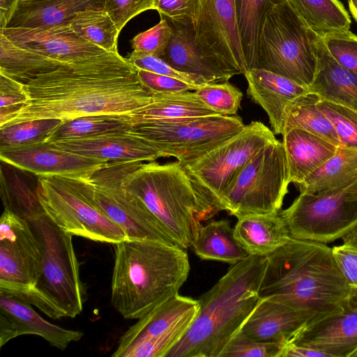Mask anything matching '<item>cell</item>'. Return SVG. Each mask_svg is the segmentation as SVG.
I'll return each instance as SVG.
<instances>
[{"mask_svg":"<svg viewBox=\"0 0 357 357\" xmlns=\"http://www.w3.org/2000/svg\"><path fill=\"white\" fill-rule=\"evenodd\" d=\"M24 89L27 104L3 126L36 119L132 114L153 100L136 68L114 53L64 63L24 84Z\"/></svg>","mask_w":357,"mask_h":357,"instance_id":"cell-1","label":"cell"},{"mask_svg":"<svg viewBox=\"0 0 357 357\" xmlns=\"http://www.w3.org/2000/svg\"><path fill=\"white\" fill-rule=\"evenodd\" d=\"M266 258L259 298L318 317L346 303L351 287L325 243L291 237Z\"/></svg>","mask_w":357,"mask_h":357,"instance_id":"cell-2","label":"cell"},{"mask_svg":"<svg viewBox=\"0 0 357 357\" xmlns=\"http://www.w3.org/2000/svg\"><path fill=\"white\" fill-rule=\"evenodd\" d=\"M267 258L249 255L233 264L197 300L191 326L166 357H220L259 301Z\"/></svg>","mask_w":357,"mask_h":357,"instance_id":"cell-3","label":"cell"},{"mask_svg":"<svg viewBox=\"0 0 357 357\" xmlns=\"http://www.w3.org/2000/svg\"><path fill=\"white\" fill-rule=\"evenodd\" d=\"M114 245L111 302L125 319H139L187 280L188 256L178 246L129 239Z\"/></svg>","mask_w":357,"mask_h":357,"instance_id":"cell-4","label":"cell"},{"mask_svg":"<svg viewBox=\"0 0 357 357\" xmlns=\"http://www.w3.org/2000/svg\"><path fill=\"white\" fill-rule=\"evenodd\" d=\"M124 185L183 249L192 246L202 222L220 211L178 161L142 163L126 176Z\"/></svg>","mask_w":357,"mask_h":357,"instance_id":"cell-5","label":"cell"},{"mask_svg":"<svg viewBox=\"0 0 357 357\" xmlns=\"http://www.w3.org/2000/svg\"><path fill=\"white\" fill-rule=\"evenodd\" d=\"M27 221L40 242L43 257L35 287L22 298L53 319L75 318L82 311L87 294L80 278L73 236L64 232L46 213Z\"/></svg>","mask_w":357,"mask_h":357,"instance_id":"cell-6","label":"cell"},{"mask_svg":"<svg viewBox=\"0 0 357 357\" xmlns=\"http://www.w3.org/2000/svg\"><path fill=\"white\" fill-rule=\"evenodd\" d=\"M319 35L287 1L265 15L259 38V66L308 88L318 64Z\"/></svg>","mask_w":357,"mask_h":357,"instance_id":"cell-7","label":"cell"},{"mask_svg":"<svg viewBox=\"0 0 357 357\" xmlns=\"http://www.w3.org/2000/svg\"><path fill=\"white\" fill-rule=\"evenodd\" d=\"M142 163L135 160L108 162L86 179L87 195L100 211L126 232L129 240L178 246L145 204L125 188L126 176Z\"/></svg>","mask_w":357,"mask_h":357,"instance_id":"cell-8","label":"cell"},{"mask_svg":"<svg viewBox=\"0 0 357 357\" xmlns=\"http://www.w3.org/2000/svg\"><path fill=\"white\" fill-rule=\"evenodd\" d=\"M289 183L284 145L277 139L246 163L224 195L220 209L237 218L250 214H277Z\"/></svg>","mask_w":357,"mask_h":357,"instance_id":"cell-9","label":"cell"},{"mask_svg":"<svg viewBox=\"0 0 357 357\" xmlns=\"http://www.w3.org/2000/svg\"><path fill=\"white\" fill-rule=\"evenodd\" d=\"M87 178L38 176L37 194L45 212L73 236L112 244L128 240L126 232L90 201Z\"/></svg>","mask_w":357,"mask_h":357,"instance_id":"cell-10","label":"cell"},{"mask_svg":"<svg viewBox=\"0 0 357 357\" xmlns=\"http://www.w3.org/2000/svg\"><path fill=\"white\" fill-rule=\"evenodd\" d=\"M291 238L321 243L342 238L357 225V180L320 194H301L279 212Z\"/></svg>","mask_w":357,"mask_h":357,"instance_id":"cell-11","label":"cell"},{"mask_svg":"<svg viewBox=\"0 0 357 357\" xmlns=\"http://www.w3.org/2000/svg\"><path fill=\"white\" fill-rule=\"evenodd\" d=\"M245 125L238 116L214 114L136 124L131 130L151 142L165 157L186 167L240 132Z\"/></svg>","mask_w":357,"mask_h":357,"instance_id":"cell-12","label":"cell"},{"mask_svg":"<svg viewBox=\"0 0 357 357\" xmlns=\"http://www.w3.org/2000/svg\"><path fill=\"white\" fill-rule=\"evenodd\" d=\"M275 140L274 132L263 123L252 121L185 168L197 188L221 211V200L241 170L261 148Z\"/></svg>","mask_w":357,"mask_h":357,"instance_id":"cell-13","label":"cell"},{"mask_svg":"<svg viewBox=\"0 0 357 357\" xmlns=\"http://www.w3.org/2000/svg\"><path fill=\"white\" fill-rule=\"evenodd\" d=\"M197 300L178 294L161 303L121 336L113 357H166L191 326Z\"/></svg>","mask_w":357,"mask_h":357,"instance_id":"cell-14","label":"cell"},{"mask_svg":"<svg viewBox=\"0 0 357 357\" xmlns=\"http://www.w3.org/2000/svg\"><path fill=\"white\" fill-rule=\"evenodd\" d=\"M43 257L29 222L5 208L0 219V292L24 297L38 281Z\"/></svg>","mask_w":357,"mask_h":357,"instance_id":"cell-15","label":"cell"},{"mask_svg":"<svg viewBox=\"0 0 357 357\" xmlns=\"http://www.w3.org/2000/svg\"><path fill=\"white\" fill-rule=\"evenodd\" d=\"M195 39L204 56L231 77L248 71L234 0H199Z\"/></svg>","mask_w":357,"mask_h":357,"instance_id":"cell-16","label":"cell"},{"mask_svg":"<svg viewBox=\"0 0 357 357\" xmlns=\"http://www.w3.org/2000/svg\"><path fill=\"white\" fill-rule=\"evenodd\" d=\"M0 159L33 175L45 177L89 178L109 162L63 150L45 141L0 150Z\"/></svg>","mask_w":357,"mask_h":357,"instance_id":"cell-17","label":"cell"},{"mask_svg":"<svg viewBox=\"0 0 357 357\" xmlns=\"http://www.w3.org/2000/svg\"><path fill=\"white\" fill-rule=\"evenodd\" d=\"M15 44L52 59L71 63L92 59L107 51L78 36L68 23L34 29H0Z\"/></svg>","mask_w":357,"mask_h":357,"instance_id":"cell-18","label":"cell"},{"mask_svg":"<svg viewBox=\"0 0 357 357\" xmlns=\"http://www.w3.org/2000/svg\"><path fill=\"white\" fill-rule=\"evenodd\" d=\"M289 342L315 349L327 357H349L357 349V309L346 303L307 322Z\"/></svg>","mask_w":357,"mask_h":357,"instance_id":"cell-19","label":"cell"},{"mask_svg":"<svg viewBox=\"0 0 357 357\" xmlns=\"http://www.w3.org/2000/svg\"><path fill=\"white\" fill-rule=\"evenodd\" d=\"M31 305L21 297L0 292V347L16 337L36 335L51 346L65 350L84 335L82 331L65 329L47 321Z\"/></svg>","mask_w":357,"mask_h":357,"instance_id":"cell-20","label":"cell"},{"mask_svg":"<svg viewBox=\"0 0 357 357\" xmlns=\"http://www.w3.org/2000/svg\"><path fill=\"white\" fill-rule=\"evenodd\" d=\"M50 143L66 151L107 162H151L159 158L165 157L151 142L131 130L109 132L91 137L58 140Z\"/></svg>","mask_w":357,"mask_h":357,"instance_id":"cell-21","label":"cell"},{"mask_svg":"<svg viewBox=\"0 0 357 357\" xmlns=\"http://www.w3.org/2000/svg\"><path fill=\"white\" fill-rule=\"evenodd\" d=\"M243 75L248 82V95L265 110L274 134L282 135L287 107L310 92L308 88L263 68L250 69Z\"/></svg>","mask_w":357,"mask_h":357,"instance_id":"cell-22","label":"cell"},{"mask_svg":"<svg viewBox=\"0 0 357 357\" xmlns=\"http://www.w3.org/2000/svg\"><path fill=\"white\" fill-rule=\"evenodd\" d=\"M317 317L267 298H259L239 331L259 341L286 344L307 322Z\"/></svg>","mask_w":357,"mask_h":357,"instance_id":"cell-23","label":"cell"},{"mask_svg":"<svg viewBox=\"0 0 357 357\" xmlns=\"http://www.w3.org/2000/svg\"><path fill=\"white\" fill-rule=\"evenodd\" d=\"M282 136L289 181L298 185L334 155L338 148L329 141L299 128L289 129Z\"/></svg>","mask_w":357,"mask_h":357,"instance_id":"cell-24","label":"cell"},{"mask_svg":"<svg viewBox=\"0 0 357 357\" xmlns=\"http://www.w3.org/2000/svg\"><path fill=\"white\" fill-rule=\"evenodd\" d=\"M308 90L321 100L357 111V75L331 56L321 36L318 40L317 69Z\"/></svg>","mask_w":357,"mask_h":357,"instance_id":"cell-25","label":"cell"},{"mask_svg":"<svg viewBox=\"0 0 357 357\" xmlns=\"http://www.w3.org/2000/svg\"><path fill=\"white\" fill-rule=\"evenodd\" d=\"M234 233L243 249L252 256H268L291 238L279 213L250 214L239 217Z\"/></svg>","mask_w":357,"mask_h":357,"instance_id":"cell-26","label":"cell"},{"mask_svg":"<svg viewBox=\"0 0 357 357\" xmlns=\"http://www.w3.org/2000/svg\"><path fill=\"white\" fill-rule=\"evenodd\" d=\"M171 25L173 33L161 57L163 60L174 69L199 77L207 84L225 82L231 78L202 54L195 43L193 26Z\"/></svg>","mask_w":357,"mask_h":357,"instance_id":"cell-27","label":"cell"},{"mask_svg":"<svg viewBox=\"0 0 357 357\" xmlns=\"http://www.w3.org/2000/svg\"><path fill=\"white\" fill-rule=\"evenodd\" d=\"M102 5V0H20L7 27L34 29L66 24L76 13Z\"/></svg>","mask_w":357,"mask_h":357,"instance_id":"cell-28","label":"cell"},{"mask_svg":"<svg viewBox=\"0 0 357 357\" xmlns=\"http://www.w3.org/2000/svg\"><path fill=\"white\" fill-rule=\"evenodd\" d=\"M152 98L150 104L132 113L135 125L219 114L202 102L194 92L154 93Z\"/></svg>","mask_w":357,"mask_h":357,"instance_id":"cell-29","label":"cell"},{"mask_svg":"<svg viewBox=\"0 0 357 357\" xmlns=\"http://www.w3.org/2000/svg\"><path fill=\"white\" fill-rule=\"evenodd\" d=\"M203 260H215L235 264L249 255L234 236L227 220H215L202 226L192 246Z\"/></svg>","mask_w":357,"mask_h":357,"instance_id":"cell-30","label":"cell"},{"mask_svg":"<svg viewBox=\"0 0 357 357\" xmlns=\"http://www.w3.org/2000/svg\"><path fill=\"white\" fill-rule=\"evenodd\" d=\"M357 180V150L338 146L336 153L301 184V194H320Z\"/></svg>","mask_w":357,"mask_h":357,"instance_id":"cell-31","label":"cell"},{"mask_svg":"<svg viewBox=\"0 0 357 357\" xmlns=\"http://www.w3.org/2000/svg\"><path fill=\"white\" fill-rule=\"evenodd\" d=\"M67 63L22 47L0 33V73L26 84Z\"/></svg>","mask_w":357,"mask_h":357,"instance_id":"cell-32","label":"cell"},{"mask_svg":"<svg viewBox=\"0 0 357 357\" xmlns=\"http://www.w3.org/2000/svg\"><path fill=\"white\" fill-rule=\"evenodd\" d=\"M286 0H234L236 20L248 70L259 68V38L265 15Z\"/></svg>","mask_w":357,"mask_h":357,"instance_id":"cell-33","label":"cell"},{"mask_svg":"<svg viewBox=\"0 0 357 357\" xmlns=\"http://www.w3.org/2000/svg\"><path fill=\"white\" fill-rule=\"evenodd\" d=\"M319 100L317 95L308 92L291 102L285 110L284 132L291 128H299L340 146L333 124L319 108Z\"/></svg>","mask_w":357,"mask_h":357,"instance_id":"cell-34","label":"cell"},{"mask_svg":"<svg viewBox=\"0 0 357 357\" xmlns=\"http://www.w3.org/2000/svg\"><path fill=\"white\" fill-rule=\"evenodd\" d=\"M135 126L132 114H95L61 121L45 142L91 137L109 132L130 130Z\"/></svg>","mask_w":357,"mask_h":357,"instance_id":"cell-35","label":"cell"},{"mask_svg":"<svg viewBox=\"0 0 357 357\" xmlns=\"http://www.w3.org/2000/svg\"><path fill=\"white\" fill-rule=\"evenodd\" d=\"M320 36L349 30L350 17L338 0H286Z\"/></svg>","mask_w":357,"mask_h":357,"instance_id":"cell-36","label":"cell"},{"mask_svg":"<svg viewBox=\"0 0 357 357\" xmlns=\"http://www.w3.org/2000/svg\"><path fill=\"white\" fill-rule=\"evenodd\" d=\"M80 37L109 53L119 54L120 31L102 6L88 8L75 14L68 22Z\"/></svg>","mask_w":357,"mask_h":357,"instance_id":"cell-37","label":"cell"},{"mask_svg":"<svg viewBox=\"0 0 357 357\" xmlns=\"http://www.w3.org/2000/svg\"><path fill=\"white\" fill-rule=\"evenodd\" d=\"M12 172L14 176H11L9 171L5 172L13 180V183L1 173V192L4 208L26 220L44 214L45 212L37 194L38 185L35 188H31L29 184H24L21 176L18 184L14 171Z\"/></svg>","mask_w":357,"mask_h":357,"instance_id":"cell-38","label":"cell"},{"mask_svg":"<svg viewBox=\"0 0 357 357\" xmlns=\"http://www.w3.org/2000/svg\"><path fill=\"white\" fill-rule=\"evenodd\" d=\"M61 122L59 119H36L0 128V150L44 142Z\"/></svg>","mask_w":357,"mask_h":357,"instance_id":"cell-39","label":"cell"},{"mask_svg":"<svg viewBox=\"0 0 357 357\" xmlns=\"http://www.w3.org/2000/svg\"><path fill=\"white\" fill-rule=\"evenodd\" d=\"M207 107L221 115L236 114L241 106L243 93L228 82L206 84L194 91Z\"/></svg>","mask_w":357,"mask_h":357,"instance_id":"cell-40","label":"cell"},{"mask_svg":"<svg viewBox=\"0 0 357 357\" xmlns=\"http://www.w3.org/2000/svg\"><path fill=\"white\" fill-rule=\"evenodd\" d=\"M318 106L333 124L340 146L357 150V111L321 99Z\"/></svg>","mask_w":357,"mask_h":357,"instance_id":"cell-41","label":"cell"},{"mask_svg":"<svg viewBox=\"0 0 357 357\" xmlns=\"http://www.w3.org/2000/svg\"><path fill=\"white\" fill-rule=\"evenodd\" d=\"M284 344L259 341L238 331L226 344L220 357H280Z\"/></svg>","mask_w":357,"mask_h":357,"instance_id":"cell-42","label":"cell"},{"mask_svg":"<svg viewBox=\"0 0 357 357\" xmlns=\"http://www.w3.org/2000/svg\"><path fill=\"white\" fill-rule=\"evenodd\" d=\"M173 33V27L164 17L149 29L138 33L130 40L133 50L162 57Z\"/></svg>","mask_w":357,"mask_h":357,"instance_id":"cell-43","label":"cell"},{"mask_svg":"<svg viewBox=\"0 0 357 357\" xmlns=\"http://www.w3.org/2000/svg\"><path fill=\"white\" fill-rule=\"evenodd\" d=\"M321 38L331 56L357 75V36L348 30L327 33Z\"/></svg>","mask_w":357,"mask_h":357,"instance_id":"cell-44","label":"cell"},{"mask_svg":"<svg viewBox=\"0 0 357 357\" xmlns=\"http://www.w3.org/2000/svg\"><path fill=\"white\" fill-rule=\"evenodd\" d=\"M29 100L24 83L0 73V128Z\"/></svg>","mask_w":357,"mask_h":357,"instance_id":"cell-45","label":"cell"},{"mask_svg":"<svg viewBox=\"0 0 357 357\" xmlns=\"http://www.w3.org/2000/svg\"><path fill=\"white\" fill-rule=\"evenodd\" d=\"M136 70L166 75L202 86L207 84L202 78L174 69L162 58L132 50L127 58Z\"/></svg>","mask_w":357,"mask_h":357,"instance_id":"cell-46","label":"cell"},{"mask_svg":"<svg viewBox=\"0 0 357 357\" xmlns=\"http://www.w3.org/2000/svg\"><path fill=\"white\" fill-rule=\"evenodd\" d=\"M199 0H155V10L176 26L195 27Z\"/></svg>","mask_w":357,"mask_h":357,"instance_id":"cell-47","label":"cell"},{"mask_svg":"<svg viewBox=\"0 0 357 357\" xmlns=\"http://www.w3.org/2000/svg\"><path fill=\"white\" fill-rule=\"evenodd\" d=\"M102 7L121 31L133 17L148 10H155V0H102Z\"/></svg>","mask_w":357,"mask_h":357,"instance_id":"cell-48","label":"cell"},{"mask_svg":"<svg viewBox=\"0 0 357 357\" xmlns=\"http://www.w3.org/2000/svg\"><path fill=\"white\" fill-rule=\"evenodd\" d=\"M137 76L142 85L151 93H177L195 91L199 86L179 79L137 70Z\"/></svg>","mask_w":357,"mask_h":357,"instance_id":"cell-49","label":"cell"},{"mask_svg":"<svg viewBox=\"0 0 357 357\" xmlns=\"http://www.w3.org/2000/svg\"><path fill=\"white\" fill-rule=\"evenodd\" d=\"M336 264L351 287L357 286V250L344 245L332 248Z\"/></svg>","mask_w":357,"mask_h":357,"instance_id":"cell-50","label":"cell"},{"mask_svg":"<svg viewBox=\"0 0 357 357\" xmlns=\"http://www.w3.org/2000/svg\"><path fill=\"white\" fill-rule=\"evenodd\" d=\"M280 357H327L326 354L313 349L287 342Z\"/></svg>","mask_w":357,"mask_h":357,"instance_id":"cell-51","label":"cell"},{"mask_svg":"<svg viewBox=\"0 0 357 357\" xmlns=\"http://www.w3.org/2000/svg\"><path fill=\"white\" fill-rule=\"evenodd\" d=\"M20 0H0V29H5L13 16Z\"/></svg>","mask_w":357,"mask_h":357,"instance_id":"cell-52","label":"cell"},{"mask_svg":"<svg viewBox=\"0 0 357 357\" xmlns=\"http://www.w3.org/2000/svg\"><path fill=\"white\" fill-rule=\"evenodd\" d=\"M343 245L357 250V225L342 238Z\"/></svg>","mask_w":357,"mask_h":357,"instance_id":"cell-53","label":"cell"},{"mask_svg":"<svg viewBox=\"0 0 357 357\" xmlns=\"http://www.w3.org/2000/svg\"><path fill=\"white\" fill-rule=\"evenodd\" d=\"M346 303L349 306L357 309V286L351 287Z\"/></svg>","mask_w":357,"mask_h":357,"instance_id":"cell-54","label":"cell"},{"mask_svg":"<svg viewBox=\"0 0 357 357\" xmlns=\"http://www.w3.org/2000/svg\"><path fill=\"white\" fill-rule=\"evenodd\" d=\"M349 10L357 22V0H348Z\"/></svg>","mask_w":357,"mask_h":357,"instance_id":"cell-55","label":"cell"},{"mask_svg":"<svg viewBox=\"0 0 357 357\" xmlns=\"http://www.w3.org/2000/svg\"><path fill=\"white\" fill-rule=\"evenodd\" d=\"M349 357H357V349L355 350L351 355Z\"/></svg>","mask_w":357,"mask_h":357,"instance_id":"cell-56","label":"cell"}]
</instances>
